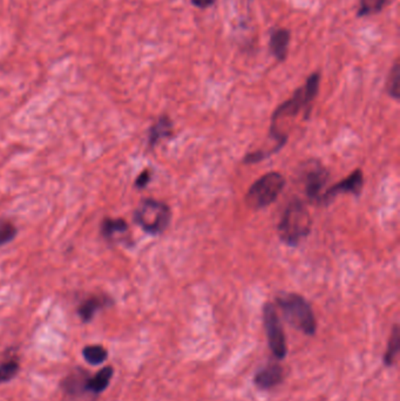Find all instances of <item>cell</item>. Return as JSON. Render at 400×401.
Here are the masks:
<instances>
[{
	"instance_id": "cell-18",
	"label": "cell",
	"mask_w": 400,
	"mask_h": 401,
	"mask_svg": "<svg viewBox=\"0 0 400 401\" xmlns=\"http://www.w3.org/2000/svg\"><path fill=\"white\" fill-rule=\"evenodd\" d=\"M107 350L101 345H88L83 350L85 360L91 365H100L107 359Z\"/></svg>"
},
{
	"instance_id": "cell-1",
	"label": "cell",
	"mask_w": 400,
	"mask_h": 401,
	"mask_svg": "<svg viewBox=\"0 0 400 401\" xmlns=\"http://www.w3.org/2000/svg\"><path fill=\"white\" fill-rule=\"evenodd\" d=\"M313 221L304 203L295 199L286 206L277 231L286 245L296 247L310 234Z\"/></svg>"
},
{
	"instance_id": "cell-11",
	"label": "cell",
	"mask_w": 400,
	"mask_h": 401,
	"mask_svg": "<svg viewBox=\"0 0 400 401\" xmlns=\"http://www.w3.org/2000/svg\"><path fill=\"white\" fill-rule=\"evenodd\" d=\"M290 44V32L286 28H276L270 35L269 47L272 56L279 61H284L288 56Z\"/></svg>"
},
{
	"instance_id": "cell-20",
	"label": "cell",
	"mask_w": 400,
	"mask_h": 401,
	"mask_svg": "<svg viewBox=\"0 0 400 401\" xmlns=\"http://www.w3.org/2000/svg\"><path fill=\"white\" fill-rule=\"evenodd\" d=\"M17 227L13 222L5 218H0V247L13 241V238L17 236Z\"/></svg>"
},
{
	"instance_id": "cell-9",
	"label": "cell",
	"mask_w": 400,
	"mask_h": 401,
	"mask_svg": "<svg viewBox=\"0 0 400 401\" xmlns=\"http://www.w3.org/2000/svg\"><path fill=\"white\" fill-rule=\"evenodd\" d=\"M284 381V370L279 363H270L255 374L254 383L262 391L277 388Z\"/></svg>"
},
{
	"instance_id": "cell-12",
	"label": "cell",
	"mask_w": 400,
	"mask_h": 401,
	"mask_svg": "<svg viewBox=\"0 0 400 401\" xmlns=\"http://www.w3.org/2000/svg\"><path fill=\"white\" fill-rule=\"evenodd\" d=\"M88 378L90 377H88L87 372H85L81 369H78V370L74 371L73 374H71L70 376H67L63 379V383H61V388L66 395L77 397L81 393L88 392L87 386H86Z\"/></svg>"
},
{
	"instance_id": "cell-10",
	"label": "cell",
	"mask_w": 400,
	"mask_h": 401,
	"mask_svg": "<svg viewBox=\"0 0 400 401\" xmlns=\"http://www.w3.org/2000/svg\"><path fill=\"white\" fill-rule=\"evenodd\" d=\"M111 298L107 296H90L78 307V314L85 323L91 321L99 311L107 305H111Z\"/></svg>"
},
{
	"instance_id": "cell-7",
	"label": "cell",
	"mask_w": 400,
	"mask_h": 401,
	"mask_svg": "<svg viewBox=\"0 0 400 401\" xmlns=\"http://www.w3.org/2000/svg\"><path fill=\"white\" fill-rule=\"evenodd\" d=\"M327 178H329L327 171L320 162L313 161L311 164H306L305 169L303 171V181L305 185L306 196L311 201L320 202L322 192L325 187Z\"/></svg>"
},
{
	"instance_id": "cell-21",
	"label": "cell",
	"mask_w": 400,
	"mask_h": 401,
	"mask_svg": "<svg viewBox=\"0 0 400 401\" xmlns=\"http://www.w3.org/2000/svg\"><path fill=\"white\" fill-rule=\"evenodd\" d=\"M20 370L17 360L10 359L0 365V384L12 381Z\"/></svg>"
},
{
	"instance_id": "cell-8",
	"label": "cell",
	"mask_w": 400,
	"mask_h": 401,
	"mask_svg": "<svg viewBox=\"0 0 400 401\" xmlns=\"http://www.w3.org/2000/svg\"><path fill=\"white\" fill-rule=\"evenodd\" d=\"M363 185H364V176L362 171H353L350 176L339 182L337 185L327 189V192L322 195L320 203H329L339 195V194H352V195H359L362 192Z\"/></svg>"
},
{
	"instance_id": "cell-3",
	"label": "cell",
	"mask_w": 400,
	"mask_h": 401,
	"mask_svg": "<svg viewBox=\"0 0 400 401\" xmlns=\"http://www.w3.org/2000/svg\"><path fill=\"white\" fill-rule=\"evenodd\" d=\"M320 73L315 72L311 74L308 78L305 85L293 93V98L286 100V102H283L282 105L277 107L275 113L272 114V126L279 125L286 118L296 116L302 111L305 113L306 118L311 109V104L316 98L318 90H320Z\"/></svg>"
},
{
	"instance_id": "cell-19",
	"label": "cell",
	"mask_w": 400,
	"mask_h": 401,
	"mask_svg": "<svg viewBox=\"0 0 400 401\" xmlns=\"http://www.w3.org/2000/svg\"><path fill=\"white\" fill-rule=\"evenodd\" d=\"M387 91L391 98L399 100L400 98V66L396 63L391 68L390 74L387 78Z\"/></svg>"
},
{
	"instance_id": "cell-2",
	"label": "cell",
	"mask_w": 400,
	"mask_h": 401,
	"mask_svg": "<svg viewBox=\"0 0 400 401\" xmlns=\"http://www.w3.org/2000/svg\"><path fill=\"white\" fill-rule=\"evenodd\" d=\"M277 304L283 317L293 328L306 335H316V316L304 297L298 293H288L279 297Z\"/></svg>"
},
{
	"instance_id": "cell-22",
	"label": "cell",
	"mask_w": 400,
	"mask_h": 401,
	"mask_svg": "<svg viewBox=\"0 0 400 401\" xmlns=\"http://www.w3.org/2000/svg\"><path fill=\"white\" fill-rule=\"evenodd\" d=\"M150 178H152V174H150V171H145L141 173V174L138 176L135 181L136 188L143 189L146 187L148 183H150Z\"/></svg>"
},
{
	"instance_id": "cell-13",
	"label": "cell",
	"mask_w": 400,
	"mask_h": 401,
	"mask_svg": "<svg viewBox=\"0 0 400 401\" xmlns=\"http://www.w3.org/2000/svg\"><path fill=\"white\" fill-rule=\"evenodd\" d=\"M173 134V123L168 116H162L159 118L157 123H154L150 130V135H148V144L150 148L157 146L161 140L168 137Z\"/></svg>"
},
{
	"instance_id": "cell-23",
	"label": "cell",
	"mask_w": 400,
	"mask_h": 401,
	"mask_svg": "<svg viewBox=\"0 0 400 401\" xmlns=\"http://www.w3.org/2000/svg\"><path fill=\"white\" fill-rule=\"evenodd\" d=\"M193 5L199 8H207V7L212 6L215 4L216 0H190Z\"/></svg>"
},
{
	"instance_id": "cell-17",
	"label": "cell",
	"mask_w": 400,
	"mask_h": 401,
	"mask_svg": "<svg viewBox=\"0 0 400 401\" xmlns=\"http://www.w3.org/2000/svg\"><path fill=\"white\" fill-rule=\"evenodd\" d=\"M389 1L390 0H360L357 17H369L372 14L380 13V11H383L384 7L387 6Z\"/></svg>"
},
{
	"instance_id": "cell-4",
	"label": "cell",
	"mask_w": 400,
	"mask_h": 401,
	"mask_svg": "<svg viewBox=\"0 0 400 401\" xmlns=\"http://www.w3.org/2000/svg\"><path fill=\"white\" fill-rule=\"evenodd\" d=\"M171 213L164 202L153 199H145L134 211V221L143 231L150 235L164 233L171 222Z\"/></svg>"
},
{
	"instance_id": "cell-16",
	"label": "cell",
	"mask_w": 400,
	"mask_h": 401,
	"mask_svg": "<svg viewBox=\"0 0 400 401\" xmlns=\"http://www.w3.org/2000/svg\"><path fill=\"white\" fill-rule=\"evenodd\" d=\"M400 351V331L399 326L394 325L391 332L389 344H387V352L384 354L383 362L385 366L390 367L394 365L397 359L398 353Z\"/></svg>"
},
{
	"instance_id": "cell-14",
	"label": "cell",
	"mask_w": 400,
	"mask_h": 401,
	"mask_svg": "<svg viewBox=\"0 0 400 401\" xmlns=\"http://www.w3.org/2000/svg\"><path fill=\"white\" fill-rule=\"evenodd\" d=\"M127 230H128V224L123 218L106 217L100 224L101 236L106 241H113L116 235L123 234Z\"/></svg>"
},
{
	"instance_id": "cell-5",
	"label": "cell",
	"mask_w": 400,
	"mask_h": 401,
	"mask_svg": "<svg viewBox=\"0 0 400 401\" xmlns=\"http://www.w3.org/2000/svg\"><path fill=\"white\" fill-rule=\"evenodd\" d=\"M284 187L286 178L277 171L263 175L248 190V206L253 209H262L270 206L277 199Z\"/></svg>"
},
{
	"instance_id": "cell-15",
	"label": "cell",
	"mask_w": 400,
	"mask_h": 401,
	"mask_svg": "<svg viewBox=\"0 0 400 401\" xmlns=\"http://www.w3.org/2000/svg\"><path fill=\"white\" fill-rule=\"evenodd\" d=\"M113 374H114L113 367H104L95 374V377L88 378L87 385H86L87 391L95 395H100L101 392H104L108 388Z\"/></svg>"
},
{
	"instance_id": "cell-6",
	"label": "cell",
	"mask_w": 400,
	"mask_h": 401,
	"mask_svg": "<svg viewBox=\"0 0 400 401\" xmlns=\"http://www.w3.org/2000/svg\"><path fill=\"white\" fill-rule=\"evenodd\" d=\"M263 323L265 335L268 339L269 349L277 360H283L288 354L286 333L279 321V314L274 304L267 303L263 309Z\"/></svg>"
}]
</instances>
